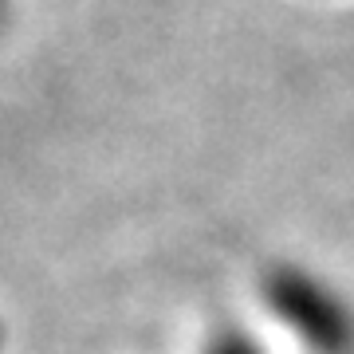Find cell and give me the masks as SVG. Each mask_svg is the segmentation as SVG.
I'll use <instances>...</instances> for the list:
<instances>
[{
    "label": "cell",
    "mask_w": 354,
    "mask_h": 354,
    "mask_svg": "<svg viewBox=\"0 0 354 354\" xmlns=\"http://www.w3.org/2000/svg\"><path fill=\"white\" fill-rule=\"evenodd\" d=\"M205 354H264V346H260L244 327H221L213 339H209Z\"/></svg>",
    "instance_id": "2"
},
{
    "label": "cell",
    "mask_w": 354,
    "mask_h": 354,
    "mask_svg": "<svg viewBox=\"0 0 354 354\" xmlns=\"http://www.w3.org/2000/svg\"><path fill=\"white\" fill-rule=\"evenodd\" d=\"M268 311L311 354H354V307L299 264H272L260 279Z\"/></svg>",
    "instance_id": "1"
},
{
    "label": "cell",
    "mask_w": 354,
    "mask_h": 354,
    "mask_svg": "<svg viewBox=\"0 0 354 354\" xmlns=\"http://www.w3.org/2000/svg\"><path fill=\"white\" fill-rule=\"evenodd\" d=\"M8 16H12V0H0V32L8 24Z\"/></svg>",
    "instance_id": "3"
},
{
    "label": "cell",
    "mask_w": 354,
    "mask_h": 354,
    "mask_svg": "<svg viewBox=\"0 0 354 354\" xmlns=\"http://www.w3.org/2000/svg\"><path fill=\"white\" fill-rule=\"evenodd\" d=\"M0 346H4V327H0Z\"/></svg>",
    "instance_id": "4"
}]
</instances>
